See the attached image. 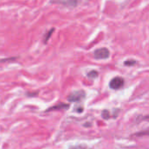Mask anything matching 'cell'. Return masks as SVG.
<instances>
[{
    "label": "cell",
    "instance_id": "cell-1",
    "mask_svg": "<svg viewBox=\"0 0 149 149\" xmlns=\"http://www.w3.org/2000/svg\"><path fill=\"white\" fill-rule=\"evenodd\" d=\"M84 98H85V93L83 91H76L68 95V100L71 102H77V101H81Z\"/></svg>",
    "mask_w": 149,
    "mask_h": 149
},
{
    "label": "cell",
    "instance_id": "cell-2",
    "mask_svg": "<svg viewBox=\"0 0 149 149\" xmlns=\"http://www.w3.org/2000/svg\"><path fill=\"white\" fill-rule=\"evenodd\" d=\"M81 0H52V3H57L64 5L65 7H76Z\"/></svg>",
    "mask_w": 149,
    "mask_h": 149
},
{
    "label": "cell",
    "instance_id": "cell-3",
    "mask_svg": "<svg viewBox=\"0 0 149 149\" xmlns=\"http://www.w3.org/2000/svg\"><path fill=\"white\" fill-rule=\"evenodd\" d=\"M110 56V52L107 48H100L94 52V58L97 59H105Z\"/></svg>",
    "mask_w": 149,
    "mask_h": 149
},
{
    "label": "cell",
    "instance_id": "cell-4",
    "mask_svg": "<svg viewBox=\"0 0 149 149\" xmlns=\"http://www.w3.org/2000/svg\"><path fill=\"white\" fill-rule=\"evenodd\" d=\"M124 79L123 78H120V77H115L113 78L111 82H110V87L112 89H114V90H118L119 88H121L123 86H124Z\"/></svg>",
    "mask_w": 149,
    "mask_h": 149
},
{
    "label": "cell",
    "instance_id": "cell-5",
    "mask_svg": "<svg viewBox=\"0 0 149 149\" xmlns=\"http://www.w3.org/2000/svg\"><path fill=\"white\" fill-rule=\"evenodd\" d=\"M69 107V106L68 104H64V103H61V104H59L57 106H54L50 108H48L47 110V112H50V111H55V110H61V109H68Z\"/></svg>",
    "mask_w": 149,
    "mask_h": 149
},
{
    "label": "cell",
    "instance_id": "cell-6",
    "mask_svg": "<svg viewBox=\"0 0 149 149\" xmlns=\"http://www.w3.org/2000/svg\"><path fill=\"white\" fill-rule=\"evenodd\" d=\"M97 75H98V73H97V72H96V71H91V72H90L88 73V77L90 78V79H95V78L97 77Z\"/></svg>",
    "mask_w": 149,
    "mask_h": 149
},
{
    "label": "cell",
    "instance_id": "cell-7",
    "mask_svg": "<svg viewBox=\"0 0 149 149\" xmlns=\"http://www.w3.org/2000/svg\"><path fill=\"white\" fill-rule=\"evenodd\" d=\"M54 31V29H51V30H50V31H48V32H47L46 35H45V38H44V42H45V43H47V42L48 38L51 37V35H52V32H53Z\"/></svg>",
    "mask_w": 149,
    "mask_h": 149
},
{
    "label": "cell",
    "instance_id": "cell-8",
    "mask_svg": "<svg viewBox=\"0 0 149 149\" xmlns=\"http://www.w3.org/2000/svg\"><path fill=\"white\" fill-rule=\"evenodd\" d=\"M102 116H103V118H104V119H109V118H110L109 112H108V111H106V110L103 111V113H102Z\"/></svg>",
    "mask_w": 149,
    "mask_h": 149
},
{
    "label": "cell",
    "instance_id": "cell-9",
    "mask_svg": "<svg viewBox=\"0 0 149 149\" xmlns=\"http://www.w3.org/2000/svg\"><path fill=\"white\" fill-rule=\"evenodd\" d=\"M135 63H136V61H134V60H127L125 62V65H133Z\"/></svg>",
    "mask_w": 149,
    "mask_h": 149
},
{
    "label": "cell",
    "instance_id": "cell-10",
    "mask_svg": "<svg viewBox=\"0 0 149 149\" xmlns=\"http://www.w3.org/2000/svg\"><path fill=\"white\" fill-rule=\"evenodd\" d=\"M70 149H85L84 146H76V147H73Z\"/></svg>",
    "mask_w": 149,
    "mask_h": 149
}]
</instances>
